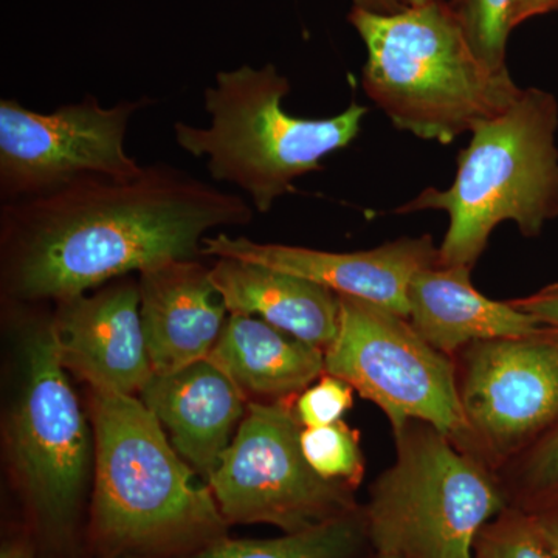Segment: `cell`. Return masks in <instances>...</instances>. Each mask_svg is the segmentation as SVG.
<instances>
[{
    "mask_svg": "<svg viewBox=\"0 0 558 558\" xmlns=\"http://www.w3.org/2000/svg\"><path fill=\"white\" fill-rule=\"evenodd\" d=\"M255 208L167 163L134 178L84 175L61 189L3 202L7 292L60 301L106 282L197 259L209 231L252 222Z\"/></svg>",
    "mask_w": 558,
    "mask_h": 558,
    "instance_id": "1",
    "label": "cell"
},
{
    "mask_svg": "<svg viewBox=\"0 0 558 558\" xmlns=\"http://www.w3.org/2000/svg\"><path fill=\"white\" fill-rule=\"evenodd\" d=\"M95 490L89 558L189 556L227 537L208 484L134 396L94 391Z\"/></svg>",
    "mask_w": 558,
    "mask_h": 558,
    "instance_id": "2",
    "label": "cell"
},
{
    "mask_svg": "<svg viewBox=\"0 0 558 558\" xmlns=\"http://www.w3.org/2000/svg\"><path fill=\"white\" fill-rule=\"evenodd\" d=\"M349 21L365 43L363 89L400 131L449 143L515 100L509 70L476 58L449 2L432 0L392 14L355 9Z\"/></svg>",
    "mask_w": 558,
    "mask_h": 558,
    "instance_id": "3",
    "label": "cell"
},
{
    "mask_svg": "<svg viewBox=\"0 0 558 558\" xmlns=\"http://www.w3.org/2000/svg\"><path fill=\"white\" fill-rule=\"evenodd\" d=\"M558 102L549 92L521 89L508 108L473 128L450 189H427L396 213L438 209L450 223L439 264L472 269L499 223L526 238L558 216Z\"/></svg>",
    "mask_w": 558,
    "mask_h": 558,
    "instance_id": "4",
    "label": "cell"
},
{
    "mask_svg": "<svg viewBox=\"0 0 558 558\" xmlns=\"http://www.w3.org/2000/svg\"><path fill=\"white\" fill-rule=\"evenodd\" d=\"M289 94V80L275 65L220 70L204 92L209 126L174 124L179 148L207 157L213 180L245 191L260 215L292 193L296 179L323 171L325 157L348 148L368 113L352 101L328 119H301L282 108Z\"/></svg>",
    "mask_w": 558,
    "mask_h": 558,
    "instance_id": "5",
    "label": "cell"
},
{
    "mask_svg": "<svg viewBox=\"0 0 558 558\" xmlns=\"http://www.w3.org/2000/svg\"><path fill=\"white\" fill-rule=\"evenodd\" d=\"M398 459L363 509L369 545L399 558H473L481 529L510 508L501 486L424 422L399 435Z\"/></svg>",
    "mask_w": 558,
    "mask_h": 558,
    "instance_id": "6",
    "label": "cell"
},
{
    "mask_svg": "<svg viewBox=\"0 0 558 558\" xmlns=\"http://www.w3.org/2000/svg\"><path fill=\"white\" fill-rule=\"evenodd\" d=\"M11 450L46 558H89L81 534L90 435L58 357L50 322L25 339V384L11 422Z\"/></svg>",
    "mask_w": 558,
    "mask_h": 558,
    "instance_id": "7",
    "label": "cell"
},
{
    "mask_svg": "<svg viewBox=\"0 0 558 558\" xmlns=\"http://www.w3.org/2000/svg\"><path fill=\"white\" fill-rule=\"evenodd\" d=\"M340 296V328L325 351L326 373L348 381L387 414L395 436L424 422L449 438L470 439L457 373L447 354L405 317Z\"/></svg>",
    "mask_w": 558,
    "mask_h": 558,
    "instance_id": "8",
    "label": "cell"
},
{
    "mask_svg": "<svg viewBox=\"0 0 558 558\" xmlns=\"http://www.w3.org/2000/svg\"><path fill=\"white\" fill-rule=\"evenodd\" d=\"M296 411L277 400L248 403L207 484L229 524L307 531L357 508L352 486L319 476L301 450Z\"/></svg>",
    "mask_w": 558,
    "mask_h": 558,
    "instance_id": "9",
    "label": "cell"
},
{
    "mask_svg": "<svg viewBox=\"0 0 558 558\" xmlns=\"http://www.w3.org/2000/svg\"><path fill=\"white\" fill-rule=\"evenodd\" d=\"M154 100H121L105 108L97 97L36 112L13 98L0 100V199L39 196L84 175L134 178L143 170L124 146L132 117Z\"/></svg>",
    "mask_w": 558,
    "mask_h": 558,
    "instance_id": "10",
    "label": "cell"
},
{
    "mask_svg": "<svg viewBox=\"0 0 558 558\" xmlns=\"http://www.w3.org/2000/svg\"><path fill=\"white\" fill-rule=\"evenodd\" d=\"M458 387L470 439L497 458L526 450L558 422V329L470 344Z\"/></svg>",
    "mask_w": 558,
    "mask_h": 558,
    "instance_id": "11",
    "label": "cell"
},
{
    "mask_svg": "<svg viewBox=\"0 0 558 558\" xmlns=\"http://www.w3.org/2000/svg\"><path fill=\"white\" fill-rule=\"evenodd\" d=\"M202 256L248 260L288 271L326 286L337 295L368 301L405 318H409L410 282L418 271L439 264V248L429 234L400 238L362 252L332 253L263 244L219 233L205 238Z\"/></svg>",
    "mask_w": 558,
    "mask_h": 558,
    "instance_id": "12",
    "label": "cell"
},
{
    "mask_svg": "<svg viewBox=\"0 0 558 558\" xmlns=\"http://www.w3.org/2000/svg\"><path fill=\"white\" fill-rule=\"evenodd\" d=\"M54 303L51 333L64 369L94 391L140 395L154 371L140 317L138 279L117 278L94 293Z\"/></svg>",
    "mask_w": 558,
    "mask_h": 558,
    "instance_id": "13",
    "label": "cell"
},
{
    "mask_svg": "<svg viewBox=\"0 0 558 558\" xmlns=\"http://www.w3.org/2000/svg\"><path fill=\"white\" fill-rule=\"evenodd\" d=\"M138 289L154 374L207 359L229 318L208 267L199 259L171 260L138 274Z\"/></svg>",
    "mask_w": 558,
    "mask_h": 558,
    "instance_id": "14",
    "label": "cell"
},
{
    "mask_svg": "<svg viewBox=\"0 0 558 558\" xmlns=\"http://www.w3.org/2000/svg\"><path fill=\"white\" fill-rule=\"evenodd\" d=\"M140 396L180 457L208 481L245 416L244 391L205 359L175 373L154 374Z\"/></svg>",
    "mask_w": 558,
    "mask_h": 558,
    "instance_id": "15",
    "label": "cell"
},
{
    "mask_svg": "<svg viewBox=\"0 0 558 558\" xmlns=\"http://www.w3.org/2000/svg\"><path fill=\"white\" fill-rule=\"evenodd\" d=\"M469 267L418 271L409 288V322L433 348L451 354L476 341L531 336L545 328L510 301H494L473 288Z\"/></svg>",
    "mask_w": 558,
    "mask_h": 558,
    "instance_id": "16",
    "label": "cell"
},
{
    "mask_svg": "<svg viewBox=\"0 0 558 558\" xmlns=\"http://www.w3.org/2000/svg\"><path fill=\"white\" fill-rule=\"evenodd\" d=\"M209 277L230 314L258 317L326 351L340 328V296L311 279L234 258H216Z\"/></svg>",
    "mask_w": 558,
    "mask_h": 558,
    "instance_id": "17",
    "label": "cell"
},
{
    "mask_svg": "<svg viewBox=\"0 0 558 558\" xmlns=\"http://www.w3.org/2000/svg\"><path fill=\"white\" fill-rule=\"evenodd\" d=\"M242 391L286 398L326 373L325 351L258 317L230 314L208 357Z\"/></svg>",
    "mask_w": 558,
    "mask_h": 558,
    "instance_id": "18",
    "label": "cell"
},
{
    "mask_svg": "<svg viewBox=\"0 0 558 558\" xmlns=\"http://www.w3.org/2000/svg\"><path fill=\"white\" fill-rule=\"evenodd\" d=\"M369 543L363 509L307 531L270 539H216L189 556L174 558H359ZM116 558H146L121 556Z\"/></svg>",
    "mask_w": 558,
    "mask_h": 558,
    "instance_id": "19",
    "label": "cell"
},
{
    "mask_svg": "<svg viewBox=\"0 0 558 558\" xmlns=\"http://www.w3.org/2000/svg\"><path fill=\"white\" fill-rule=\"evenodd\" d=\"M449 5L476 58L490 70L508 69L513 0H451Z\"/></svg>",
    "mask_w": 558,
    "mask_h": 558,
    "instance_id": "20",
    "label": "cell"
},
{
    "mask_svg": "<svg viewBox=\"0 0 558 558\" xmlns=\"http://www.w3.org/2000/svg\"><path fill=\"white\" fill-rule=\"evenodd\" d=\"M301 450L323 478L355 486L363 473L357 435L343 421L325 427L303 428Z\"/></svg>",
    "mask_w": 558,
    "mask_h": 558,
    "instance_id": "21",
    "label": "cell"
},
{
    "mask_svg": "<svg viewBox=\"0 0 558 558\" xmlns=\"http://www.w3.org/2000/svg\"><path fill=\"white\" fill-rule=\"evenodd\" d=\"M473 558H556L527 510L510 506L481 529Z\"/></svg>",
    "mask_w": 558,
    "mask_h": 558,
    "instance_id": "22",
    "label": "cell"
},
{
    "mask_svg": "<svg viewBox=\"0 0 558 558\" xmlns=\"http://www.w3.org/2000/svg\"><path fill=\"white\" fill-rule=\"evenodd\" d=\"M517 508L531 510L558 497V422L524 450Z\"/></svg>",
    "mask_w": 558,
    "mask_h": 558,
    "instance_id": "23",
    "label": "cell"
},
{
    "mask_svg": "<svg viewBox=\"0 0 558 558\" xmlns=\"http://www.w3.org/2000/svg\"><path fill=\"white\" fill-rule=\"evenodd\" d=\"M354 403V388L348 381L328 374L314 387L304 389L296 400V416L304 428L325 427L343 421Z\"/></svg>",
    "mask_w": 558,
    "mask_h": 558,
    "instance_id": "24",
    "label": "cell"
},
{
    "mask_svg": "<svg viewBox=\"0 0 558 558\" xmlns=\"http://www.w3.org/2000/svg\"><path fill=\"white\" fill-rule=\"evenodd\" d=\"M510 303L517 310L537 318L543 326L558 329V282L524 299L512 300Z\"/></svg>",
    "mask_w": 558,
    "mask_h": 558,
    "instance_id": "25",
    "label": "cell"
},
{
    "mask_svg": "<svg viewBox=\"0 0 558 558\" xmlns=\"http://www.w3.org/2000/svg\"><path fill=\"white\" fill-rule=\"evenodd\" d=\"M527 512L532 513L539 534L553 550L554 556L558 558V497L542 502L537 508L527 510Z\"/></svg>",
    "mask_w": 558,
    "mask_h": 558,
    "instance_id": "26",
    "label": "cell"
},
{
    "mask_svg": "<svg viewBox=\"0 0 558 558\" xmlns=\"http://www.w3.org/2000/svg\"><path fill=\"white\" fill-rule=\"evenodd\" d=\"M558 10V0H513L512 7V27L523 24L531 17L539 14L550 13Z\"/></svg>",
    "mask_w": 558,
    "mask_h": 558,
    "instance_id": "27",
    "label": "cell"
},
{
    "mask_svg": "<svg viewBox=\"0 0 558 558\" xmlns=\"http://www.w3.org/2000/svg\"><path fill=\"white\" fill-rule=\"evenodd\" d=\"M0 558H36L35 543L28 535L9 538L2 545Z\"/></svg>",
    "mask_w": 558,
    "mask_h": 558,
    "instance_id": "28",
    "label": "cell"
},
{
    "mask_svg": "<svg viewBox=\"0 0 558 558\" xmlns=\"http://www.w3.org/2000/svg\"><path fill=\"white\" fill-rule=\"evenodd\" d=\"M355 9L371 11V13L392 14L407 9L402 0H354Z\"/></svg>",
    "mask_w": 558,
    "mask_h": 558,
    "instance_id": "29",
    "label": "cell"
},
{
    "mask_svg": "<svg viewBox=\"0 0 558 558\" xmlns=\"http://www.w3.org/2000/svg\"><path fill=\"white\" fill-rule=\"evenodd\" d=\"M407 7H421L425 5V3L432 2V0H402Z\"/></svg>",
    "mask_w": 558,
    "mask_h": 558,
    "instance_id": "30",
    "label": "cell"
},
{
    "mask_svg": "<svg viewBox=\"0 0 558 558\" xmlns=\"http://www.w3.org/2000/svg\"><path fill=\"white\" fill-rule=\"evenodd\" d=\"M374 558H399V557H395V556H385V554H376V557Z\"/></svg>",
    "mask_w": 558,
    "mask_h": 558,
    "instance_id": "31",
    "label": "cell"
}]
</instances>
